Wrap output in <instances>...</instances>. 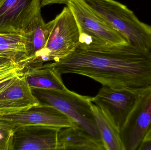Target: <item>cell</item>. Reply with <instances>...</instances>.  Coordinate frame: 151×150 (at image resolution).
Here are the masks:
<instances>
[{"instance_id":"cell-20","label":"cell","mask_w":151,"mask_h":150,"mask_svg":"<svg viewBox=\"0 0 151 150\" xmlns=\"http://www.w3.org/2000/svg\"><path fill=\"white\" fill-rule=\"evenodd\" d=\"M23 70L17 71L0 82V93L12 83L19 76L23 75Z\"/></svg>"},{"instance_id":"cell-15","label":"cell","mask_w":151,"mask_h":150,"mask_svg":"<svg viewBox=\"0 0 151 150\" xmlns=\"http://www.w3.org/2000/svg\"><path fill=\"white\" fill-rule=\"evenodd\" d=\"M48 35V23L44 22L41 12L36 17L24 35L27 39L25 45L29 59L28 63L36 59L44 49Z\"/></svg>"},{"instance_id":"cell-16","label":"cell","mask_w":151,"mask_h":150,"mask_svg":"<svg viewBox=\"0 0 151 150\" xmlns=\"http://www.w3.org/2000/svg\"><path fill=\"white\" fill-rule=\"evenodd\" d=\"M0 57L9 59L24 68L29 60L25 44L23 43L0 45Z\"/></svg>"},{"instance_id":"cell-6","label":"cell","mask_w":151,"mask_h":150,"mask_svg":"<svg viewBox=\"0 0 151 150\" xmlns=\"http://www.w3.org/2000/svg\"><path fill=\"white\" fill-rule=\"evenodd\" d=\"M145 89L103 86L98 94L91 97V101L104 110L120 131Z\"/></svg>"},{"instance_id":"cell-13","label":"cell","mask_w":151,"mask_h":150,"mask_svg":"<svg viewBox=\"0 0 151 150\" xmlns=\"http://www.w3.org/2000/svg\"><path fill=\"white\" fill-rule=\"evenodd\" d=\"M23 75L31 88L63 90L66 88L62 75L54 69L43 65L27 64L23 70Z\"/></svg>"},{"instance_id":"cell-17","label":"cell","mask_w":151,"mask_h":150,"mask_svg":"<svg viewBox=\"0 0 151 150\" xmlns=\"http://www.w3.org/2000/svg\"><path fill=\"white\" fill-rule=\"evenodd\" d=\"M15 128H0V150H12Z\"/></svg>"},{"instance_id":"cell-12","label":"cell","mask_w":151,"mask_h":150,"mask_svg":"<svg viewBox=\"0 0 151 150\" xmlns=\"http://www.w3.org/2000/svg\"><path fill=\"white\" fill-rule=\"evenodd\" d=\"M106 150L102 141L93 137L78 126L60 128L58 150Z\"/></svg>"},{"instance_id":"cell-8","label":"cell","mask_w":151,"mask_h":150,"mask_svg":"<svg viewBox=\"0 0 151 150\" xmlns=\"http://www.w3.org/2000/svg\"><path fill=\"white\" fill-rule=\"evenodd\" d=\"M151 124V86L144 90L121 130L125 150H137Z\"/></svg>"},{"instance_id":"cell-19","label":"cell","mask_w":151,"mask_h":150,"mask_svg":"<svg viewBox=\"0 0 151 150\" xmlns=\"http://www.w3.org/2000/svg\"><path fill=\"white\" fill-rule=\"evenodd\" d=\"M24 68L9 59L0 57V75L23 70Z\"/></svg>"},{"instance_id":"cell-1","label":"cell","mask_w":151,"mask_h":150,"mask_svg":"<svg viewBox=\"0 0 151 150\" xmlns=\"http://www.w3.org/2000/svg\"><path fill=\"white\" fill-rule=\"evenodd\" d=\"M61 75L85 76L112 88L144 90L151 86V52L130 44L79 45L68 56L42 64Z\"/></svg>"},{"instance_id":"cell-25","label":"cell","mask_w":151,"mask_h":150,"mask_svg":"<svg viewBox=\"0 0 151 150\" xmlns=\"http://www.w3.org/2000/svg\"><path fill=\"white\" fill-rule=\"evenodd\" d=\"M150 51H151V49H150Z\"/></svg>"},{"instance_id":"cell-23","label":"cell","mask_w":151,"mask_h":150,"mask_svg":"<svg viewBox=\"0 0 151 150\" xmlns=\"http://www.w3.org/2000/svg\"><path fill=\"white\" fill-rule=\"evenodd\" d=\"M150 139H151V124L150 127L148 129V131L145 136L143 140H149Z\"/></svg>"},{"instance_id":"cell-3","label":"cell","mask_w":151,"mask_h":150,"mask_svg":"<svg viewBox=\"0 0 151 150\" xmlns=\"http://www.w3.org/2000/svg\"><path fill=\"white\" fill-rule=\"evenodd\" d=\"M39 105L50 106L73 120L79 127L98 140L101 135L91 108V97L70 90L32 88Z\"/></svg>"},{"instance_id":"cell-11","label":"cell","mask_w":151,"mask_h":150,"mask_svg":"<svg viewBox=\"0 0 151 150\" xmlns=\"http://www.w3.org/2000/svg\"><path fill=\"white\" fill-rule=\"evenodd\" d=\"M38 105L39 101L23 75L0 93V114L18 112Z\"/></svg>"},{"instance_id":"cell-10","label":"cell","mask_w":151,"mask_h":150,"mask_svg":"<svg viewBox=\"0 0 151 150\" xmlns=\"http://www.w3.org/2000/svg\"><path fill=\"white\" fill-rule=\"evenodd\" d=\"M60 128L45 126L17 127L14 129L12 150H58Z\"/></svg>"},{"instance_id":"cell-21","label":"cell","mask_w":151,"mask_h":150,"mask_svg":"<svg viewBox=\"0 0 151 150\" xmlns=\"http://www.w3.org/2000/svg\"><path fill=\"white\" fill-rule=\"evenodd\" d=\"M137 150H151V139L143 140L140 144Z\"/></svg>"},{"instance_id":"cell-24","label":"cell","mask_w":151,"mask_h":150,"mask_svg":"<svg viewBox=\"0 0 151 150\" xmlns=\"http://www.w3.org/2000/svg\"><path fill=\"white\" fill-rule=\"evenodd\" d=\"M49 1L53 2L56 3H63L67 1L68 0H47Z\"/></svg>"},{"instance_id":"cell-18","label":"cell","mask_w":151,"mask_h":150,"mask_svg":"<svg viewBox=\"0 0 151 150\" xmlns=\"http://www.w3.org/2000/svg\"><path fill=\"white\" fill-rule=\"evenodd\" d=\"M25 36L18 33H0V45L4 44H26Z\"/></svg>"},{"instance_id":"cell-22","label":"cell","mask_w":151,"mask_h":150,"mask_svg":"<svg viewBox=\"0 0 151 150\" xmlns=\"http://www.w3.org/2000/svg\"><path fill=\"white\" fill-rule=\"evenodd\" d=\"M0 128H15V127H13L11 125H9L8 123H5L3 122L0 121Z\"/></svg>"},{"instance_id":"cell-7","label":"cell","mask_w":151,"mask_h":150,"mask_svg":"<svg viewBox=\"0 0 151 150\" xmlns=\"http://www.w3.org/2000/svg\"><path fill=\"white\" fill-rule=\"evenodd\" d=\"M41 8V0H0V33L24 36Z\"/></svg>"},{"instance_id":"cell-5","label":"cell","mask_w":151,"mask_h":150,"mask_svg":"<svg viewBox=\"0 0 151 150\" xmlns=\"http://www.w3.org/2000/svg\"><path fill=\"white\" fill-rule=\"evenodd\" d=\"M80 32L79 45L114 46L127 45V41L94 12L83 0H68Z\"/></svg>"},{"instance_id":"cell-9","label":"cell","mask_w":151,"mask_h":150,"mask_svg":"<svg viewBox=\"0 0 151 150\" xmlns=\"http://www.w3.org/2000/svg\"><path fill=\"white\" fill-rule=\"evenodd\" d=\"M0 121L15 127L45 126L63 128L78 126L73 120L53 107L41 105L18 112L0 114Z\"/></svg>"},{"instance_id":"cell-14","label":"cell","mask_w":151,"mask_h":150,"mask_svg":"<svg viewBox=\"0 0 151 150\" xmlns=\"http://www.w3.org/2000/svg\"><path fill=\"white\" fill-rule=\"evenodd\" d=\"M91 108L106 150H125L120 131L113 121L99 107L91 103Z\"/></svg>"},{"instance_id":"cell-4","label":"cell","mask_w":151,"mask_h":150,"mask_svg":"<svg viewBox=\"0 0 151 150\" xmlns=\"http://www.w3.org/2000/svg\"><path fill=\"white\" fill-rule=\"evenodd\" d=\"M48 25L49 35L46 46L30 64L40 65L58 60L70 54L80 44V30L73 13L67 6L48 22Z\"/></svg>"},{"instance_id":"cell-2","label":"cell","mask_w":151,"mask_h":150,"mask_svg":"<svg viewBox=\"0 0 151 150\" xmlns=\"http://www.w3.org/2000/svg\"><path fill=\"white\" fill-rule=\"evenodd\" d=\"M91 9L133 46L150 51L151 26L115 0H83Z\"/></svg>"}]
</instances>
